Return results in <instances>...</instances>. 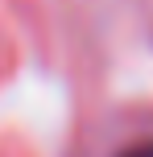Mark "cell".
Wrapping results in <instances>:
<instances>
[{
  "instance_id": "1",
  "label": "cell",
  "mask_w": 153,
  "mask_h": 157,
  "mask_svg": "<svg viewBox=\"0 0 153 157\" xmlns=\"http://www.w3.org/2000/svg\"><path fill=\"white\" fill-rule=\"evenodd\" d=\"M120 157H153V141H141V145H128Z\"/></svg>"
}]
</instances>
